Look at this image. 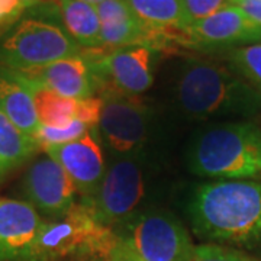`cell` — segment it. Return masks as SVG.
<instances>
[{
	"label": "cell",
	"mask_w": 261,
	"mask_h": 261,
	"mask_svg": "<svg viewBox=\"0 0 261 261\" xmlns=\"http://www.w3.org/2000/svg\"><path fill=\"white\" fill-rule=\"evenodd\" d=\"M187 214L195 233L206 241L261 247V181L218 180L193 192Z\"/></svg>",
	"instance_id": "6da1fadb"
},
{
	"label": "cell",
	"mask_w": 261,
	"mask_h": 261,
	"mask_svg": "<svg viewBox=\"0 0 261 261\" xmlns=\"http://www.w3.org/2000/svg\"><path fill=\"white\" fill-rule=\"evenodd\" d=\"M22 5L25 6V9H34V8H39L44 5H53V3H58L60 0H20Z\"/></svg>",
	"instance_id": "f1b7e54d"
},
{
	"label": "cell",
	"mask_w": 261,
	"mask_h": 261,
	"mask_svg": "<svg viewBox=\"0 0 261 261\" xmlns=\"http://www.w3.org/2000/svg\"><path fill=\"white\" fill-rule=\"evenodd\" d=\"M231 5L243 10L251 20L261 25V0H231Z\"/></svg>",
	"instance_id": "83f0119b"
},
{
	"label": "cell",
	"mask_w": 261,
	"mask_h": 261,
	"mask_svg": "<svg viewBox=\"0 0 261 261\" xmlns=\"http://www.w3.org/2000/svg\"><path fill=\"white\" fill-rule=\"evenodd\" d=\"M189 23L209 18L231 5V0H181Z\"/></svg>",
	"instance_id": "cb8c5ba5"
},
{
	"label": "cell",
	"mask_w": 261,
	"mask_h": 261,
	"mask_svg": "<svg viewBox=\"0 0 261 261\" xmlns=\"http://www.w3.org/2000/svg\"><path fill=\"white\" fill-rule=\"evenodd\" d=\"M25 12L27 9L20 0H0V37L18 22Z\"/></svg>",
	"instance_id": "484cf974"
},
{
	"label": "cell",
	"mask_w": 261,
	"mask_h": 261,
	"mask_svg": "<svg viewBox=\"0 0 261 261\" xmlns=\"http://www.w3.org/2000/svg\"><path fill=\"white\" fill-rule=\"evenodd\" d=\"M125 238L145 261H192L195 245L181 222L166 212H145L129 222Z\"/></svg>",
	"instance_id": "ba28073f"
},
{
	"label": "cell",
	"mask_w": 261,
	"mask_h": 261,
	"mask_svg": "<svg viewBox=\"0 0 261 261\" xmlns=\"http://www.w3.org/2000/svg\"><path fill=\"white\" fill-rule=\"evenodd\" d=\"M118 241L87 200L82 199L64 216L44 222L27 261H58L71 255L103 257L108 261Z\"/></svg>",
	"instance_id": "5b68a950"
},
{
	"label": "cell",
	"mask_w": 261,
	"mask_h": 261,
	"mask_svg": "<svg viewBox=\"0 0 261 261\" xmlns=\"http://www.w3.org/2000/svg\"><path fill=\"white\" fill-rule=\"evenodd\" d=\"M103 108V99L99 96H92L83 100H77L75 119L84 122L90 128H97L100 121V113Z\"/></svg>",
	"instance_id": "d4e9b609"
},
{
	"label": "cell",
	"mask_w": 261,
	"mask_h": 261,
	"mask_svg": "<svg viewBox=\"0 0 261 261\" xmlns=\"http://www.w3.org/2000/svg\"><path fill=\"white\" fill-rule=\"evenodd\" d=\"M86 3H90V5H93V6H97L99 3H102L103 0H83Z\"/></svg>",
	"instance_id": "f546056e"
},
{
	"label": "cell",
	"mask_w": 261,
	"mask_h": 261,
	"mask_svg": "<svg viewBox=\"0 0 261 261\" xmlns=\"http://www.w3.org/2000/svg\"><path fill=\"white\" fill-rule=\"evenodd\" d=\"M42 224L28 202L0 199V261H27Z\"/></svg>",
	"instance_id": "5bb4252c"
},
{
	"label": "cell",
	"mask_w": 261,
	"mask_h": 261,
	"mask_svg": "<svg viewBox=\"0 0 261 261\" xmlns=\"http://www.w3.org/2000/svg\"><path fill=\"white\" fill-rule=\"evenodd\" d=\"M92 65L97 89L109 84L129 96L147 92L154 82L159 49L148 45L115 48L108 54L84 56Z\"/></svg>",
	"instance_id": "9c48e42d"
},
{
	"label": "cell",
	"mask_w": 261,
	"mask_h": 261,
	"mask_svg": "<svg viewBox=\"0 0 261 261\" xmlns=\"http://www.w3.org/2000/svg\"><path fill=\"white\" fill-rule=\"evenodd\" d=\"M82 54V48L63 27L60 5H44L25 12L0 37V67L27 71Z\"/></svg>",
	"instance_id": "277c9868"
},
{
	"label": "cell",
	"mask_w": 261,
	"mask_h": 261,
	"mask_svg": "<svg viewBox=\"0 0 261 261\" xmlns=\"http://www.w3.org/2000/svg\"><path fill=\"white\" fill-rule=\"evenodd\" d=\"M192 261H252L243 252L218 244H203L195 247Z\"/></svg>",
	"instance_id": "603a6c76"
},
{
	"label": "cell",
	"mask_w": 261,
	"mask_h": 261,
	"mask_svg": "<svg viewBox=\"0 0 261 261\" xmlns=\"http://www.w3.org/2000/svg\"><path fill=\"white\" fill-rule=\"evenodd\" d=\"M39 147L37 141L10 121L0 111V177L29 160Z\"/></svg>",
	"instance_id": "ffe728a7"
},
{
	"label": "cell",
	"mask_w": 261,
	"mask_h": 261,
	"mask_svg": "<svg viewBox=\"0 0 261 261\" xmlns=\"http://www.w3.org/2000/svg\"><path fill=\"white\" fill-rule=\"evenodd\" d=\"M145 196V174L138 155L119 157L106 168L96 193L83 197L93 207L97 219L112 228L135 218Z\"/></svg>",
	"instance_id": "52a82bcc"
},
{
	"label": "cell",
	"mask_w": 261,
	"mask_h": 261,
	"mask_svg": "<svg viewBox=\"0 0 261 261\" xmlns=\"http://www.w3.org/2000/svg\"><path fill=\"white\" fill-rule=\"evenodd\" d=\"M186 42L203 49L240 48L258 44L261 25L248 18L243 10L229 5L209 18L189 25L185 32Z\"/></svg>",
	"instance_id": "8fae6325"
},
{
	"label": "cell",
	"mask_w": 261,
	"mask_h": 261,
	"mask_svg": "<svg viewBox=\"0 0 261 261\" xmlns=\"http://www.w3.org/2000/svg\"><path fill=\"white\" fill-rule=\"evenodd\" d=\"M177 100L186 116L250 118L261 112V92L233 70L209 60L185 63L177 80Z\"/></svg>",
	"instance_id": "7a4b0ae2"
},
{
	"label": "cell",
	"mask_w": 261,
	"mask_h": 261,
	"mask_svg": "<svg viewBox=\"0 0 261 261\" xmlns=\"http://www.w3.org/2000/svg\"><path fill=\"white\" fill-rule=\"evenodd\" d=\"M228 60L235 73L261 92V44L233 48L228 53Z\"/></svg>",
	"instance_id": "44dd1931"
},
{
	"label": "cell",
	"mask_w": 261,
	"mask_h": 261,
	"mask_svg": "<svg viewBox=\"0 0 261 261\" xmlns=\"http://www.w3.org/2000/svg\"><path fill=\"white\" fill-rule=\"evenodd\" d=\"M0 111L19 129L37 141L41 128L32 96L10 70L0 67Z\"/></svg>",
	"instance_id": "2e32d148"
},
{
	"label": "cell",
	"mask_w": 261,
	"mask_h": 261,
	"mask_svg": "<svg viewBox=\"0 0 261 261\" xmlns=\"http://www.w3.org/2000/svg\"><path fill=\"white\" fill-rule=\"evenodd\" d=\"M108 261H145L125 237H118V241L113 245Z\"/></svg>",
	"instance_id": "4316f807"
},
{
	"label": "cell",
	"mask_w": 261,
	"mask_h": 261,
	"mask_svg": "<svg viewBox=\"0 0 261 261\" xmlns=\"http://www.w3.org/2000/svg\"><path fill=\"white\" fill-rule=\"evenodd\" d=\"M12 73L16 75V79L27 87V90L32 96L41 125L58 128V126H65L73 119H75L77 100L54 93L45 86L31 82L28 79H23L15 71Z\"/></svg>",
	"instance_id": "d6986e66"
},
{
	"label": "cell",
	"mask_w": 261,
	"mask_h": 261,
	"mask_svg": "<svg viewBox=\"0 0 261 261\" xmlns=\"http://www.w3.org/2000/svg\"><path fill=\"white\" fill-rule=\"evenodd\" d=\"M132 13L149 28L161 32H186L189 19L181 0H123Z\"/></svg>",
	"instance_id": "ac0fdd59"
},
{
	"label": "cell",
	"mask_w": 261,
	"mask_h": 261,
	"mask_svg": "<svg viewBox=\"0 0 261 261\" xmlns=\"http://www.w3.org/2000/svg\"><path fill=\"white\" fill-rule=\"evenodd\" d=\"M90 129L93 128H90L89 125H86L84 122L79 119H73L68 125L58 126V128L41 125L37 134V142L42 148L48 145H61V144H67V142L82 138L84 134Z\"/></svg>",
	"instance_id": "7402d4cb"
},
{
	"label": "cell",
	"mask_w": 261,
	"mask_h": 261,
	"mask_svg": "<svg viewBox=\"0 0 261 261\" xmlns=\"http://www.w3.org/2000/svg\"><path fill=\"white\" fill-rule=\"evenodd\" d=\"M96 129L97 128L90 129L82 138L71 142L44 147L47 155L64 168L68 177L73 180L77 192L83 197H90L96 193L106 171Z\"/></svg>",
	"instance_id": "7c38bea8"
},
{
	"label": "cell",
	"mask_w": 261,
	"mask_h": 261,
	"mask_svg": "<svg viewBox=\"0 0 261 261\" xmlns=\"http://www.w3.org/2000/svg\"><path fill=\"white\" fill-rule=\"evenodd\" d=\"M22 192L38 214L61 218L75 205V189L65 170L49 155L34 161L27 170Z\"/></svg>",
	"instance_id": "30bf717a"
},
{
	"label": "cell",
	"mask_w": 261,
	"mask_h": 261,
	"mask_svg": "<svg viewBox=\"0 0 261 261\" xmlns=\"http://www.w3.org/2000/svg\"><path fill=\"white\" fill-rule=\"evenodd\" d=\"M96 9L100 19L103 47L148 45L159 49L171 34L155 31L142 23L123 0H103L96 6Z\"/></svg>",
	"instance_id": "4fadbf2b"
},
{
	"label": "cell",
	"mask_w": 261,
	"mask_h": 261,
	"mask_svg": "<svg viewBox=\"0 0 261 261\" xmlns=\"http://www.w3.org/2000/svg\"><path fill=\"white\" fill-rule=\"evenodd\" d=\"M97 129L108 148L118 157L138 155L149 135V109L138 96H129L105 84Z\"/></svg>",
	"instance_id": "8992f818"
},
{
	"label": "cell",
	"mask_w": 261,
	"mask_h": 261,
	"mask_svg": "<svg viewBox=\"0 0 261 261\" xmlns=\"http://www.w3.org/2000/svg\"><path fill=\"white\" fill-rule=\"evenodd\" d=\"M15 73L31 82L45 86L54 93L74 100L92 97L97 90V82L92 65L83 54Z\"/></svg>",
	"instance_id": "9a60e30c"
},
{
	"label": "cell",
	"mask_w": 261,
	"mask_h": 261,
	"mask_svg": "<svg viewBox=\"0 0 261 261\" xmlns=\"http://www.w3.org/2000/svg\"><path fill=\"white\" fill-rule=\"evenodd\" d=\"M60 15L67 34L86 49L102 47L100 19L96 6L83 0H60Z\"/></svg>",
	"instance_id": "e0dca14e"
},
{
	"label": "cell",
	"mask_w": 261,
	"mask_h": 261,
	"mask_svg": "<svg viewBox=\"0 0 261 261\" xmlns=\"http://www.w3.org/2000/svg\"><path fill=\"white\" fill-rule=\"evenodd\" d=\"M187 166L196 176L216 180L261 177V125L243 121L206 128L192 141Z\"/></svg>",
	"instance_id": "3957f363"
}]
</instances>
